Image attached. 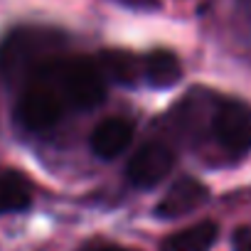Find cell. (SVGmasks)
Masks as SVG:
<instances>
[{
    "instance_id": "1",
    "label": "cell",
    "mask_w": 251,
    "mask_h": 251,
    "mask_svg": "<svg viewBox=\"0 0 251 251\" xmlns=\"http://www.w3.org/2000/svg\"><path fill=\"white\" fill-rule=\"evenodd\" d=\"M67 108L69 103L64 99L57 76V54H54L25 74L15 103V118L23 128L32 133H42L54 128Z\"/></svg>"
},
{
    "instance_id": "2",
    "label": "cell",
    "mask_w": 251,
    "mask_h": 251,
    "mask_svg": "<svg viewBox=\"0 0 251 251\" xmlns=\"http://www.w3.org/2000/svg\"><path fill=\"white\" fill-rule=\"evenodd\" d=\"M57 76L69 108L91 111L106 96V76L101 74L99 64L86 57H57Z\"/></svg>"
},
{
    "instance_id": "3",
    "label": "cell",
    "mask_w": 251,
    "mask_h": 251,
    "mask_svg": "<svg viewBox=\"0 0 251 251\" xmlns=\"http://www.w3.org/2000/svg\"><path fill=\"white\" fill-rule=\"evenodd\" d=\"M212 133L219 148L229 155H246L251 151V106L226 99L212 116Z\"/></svg>"
},
{
    "instance_id": "4",
    "label": "cell",
    "mask_w": 251,
    "mask_h": 251,
    "mask_svg": "<svg viewBox=\"0 0 251 251\" xmlns=\"http://www.w3.org/2000/svg\"><path fill=\"white\" fill-rule=\"evenodd\" d=\"M175 165V153L165 143H146L136 151V155L128 160V180L136 187H155L163 182Z\"/></svg>"
},
{
    "instance_id": "5",
    "label": "cell",
    "mask_w": 251,
    "mask_h": 251,
    "mask_svg": "<svg viewBox=\"0 0 251 251\" xmlns=\"http://www.w3.org/2000/svg\"><path fill=\"white\" fill-rule=\"evenodd\" d=\"M207 200H209V192H207V187L200 180H195V177H180L163 195V200L155 207V214L160 219H177V217H185V214L200 209Z\"/></svg>"
},
{
    "instance_id": "6",
    "label": "cell",
    "mask_w": 251,
    "mask_h": 251,
    "mask_svg": "<svg viewBox=\"0 0 251 251\" xmlns=\"http://www.w3.org/2000/svg\"><path fill=\"white\" fill-rule=\"evenodd\" d=\"M133 141V123L126 118H106L101 121L94 133H91V151L103 158L111 160L116 155H121Z\"/></svg>"
},
{
    "instance_id": "7",
    "label": "cell",
    "mask_w": 251,
    "mask_h": 251,
    "mask_svg": "<svg viewBox=\"0 0 251 251\" xmlns=\"http://www.w3.org/2000/svg\"><path fill=\"white\" fill-rule=\"evenodd\" d=\"M96 64L106 79L123 84V86H133L138 76H143L141 57H136L128 50H106L96 57Z\"/></svg>"
},
{
    "instance_id": "8",
    "label": "cell",
    "mask_w": 251,
    "mask_h": 251,
    "mask_svg": "<svg viewBox=\"0 0 251 251\" xmlns=\"http://www.w3.org/2000/svg\"><path fill=\"white\" fill-rule=\"evenodd\" d=\"M143 79L155 89H170L182 79V64L170 50H153L143 59Z\"/></svg>"
},
{
    "instance_id": "9",
    "label": "cell",
    "mask_w": 251,
    "mask_h": 251,
    "mask_svg": "<svg viewBox=\"0 0 251 251\" xmlns=\"http://www.w3.org/2000/svg\"><path fill=\"white\" fill-rule=\"evenodd\" d=\"M217 236H219V226L214 222H197L182 231L170 234L160 244V251H209Z\"/></svg>"
},
{
    "instance_id": "10",
    "label": "cell",
    "mask_w": 251,
    "mask_h": 251,
    "mask_svg": "<svg viewBox=\"0 0 251 251\" xmlns=\"http://www.w3.org/2000/svg\"><path fill=\"white\" fill-rule=\"evenodd\" d=\"M32 202V185L18 170H0V214L27 209Z\"/></svg>"
},
{
    "instance_id": "11",
    "label": "cell",
    "mask_w": 251,
    "mask_h": 251,
    "mask_svg": "<svg viewBox=\"0 0 251 251\" xmlns=\"http://www.w3.org/2000/svg\"><path fill=\"white\" fill-rule=\"evenodd\" d=\"M234 251H251V226H239L231 236Z\"/></svg>"
},
{
    "instance_id": "12",
    "label": "cell",
    "mask_w": 251,
    "mask_h": 251,
    "mask_svg": "<svg viewBox=\"0 0 251 251\" xmlns=\"http://www.w3.org/2000/svg\"><path fill=\"white\" fill-rule=\"evenodd\" d=\"M79 251H133V249H128V246H121V244H111V241H89V244H84Z\"/></svg>"
}]
</instances>
